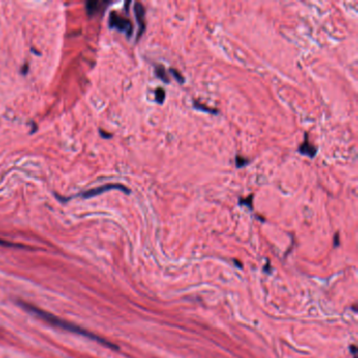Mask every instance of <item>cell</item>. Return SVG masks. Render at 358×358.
I'll return each mask as SVG.
<instances>
[{
    "label": "cell",
    "instance_id": "cell-11",
    "mask_svg": "<svg viewBox=\"0 0 358 358\" xmlns=\"http://www.w3.org/2000/svg\"><path fill=\"white\" fill-rule=\"evenodd\" d=\"M169 73L174 77V79H175L180 84H183V83L185 82V78L183 77V75H182L180 72H178L177 70L171 68V69H169Z\"/></svg>",
    "mask_w": 358,
    "mask_h": 358
},
{
    "label": "cell",
    "instance_id": "cell-5",
    "mask_svg": "<svg viewBox=\"0 0 358 358\" xmlns=\"http://www.w3.org/2000/svg\"><path fill=\"white\" fill-rule=\"evenodd\" d=\"M297 151H299V153L301 155L307 156V157L311 158V159H313L316 156V154H317V148L315 147L314 145H312L310 142H309V135L307 133L305 134L304 143L300 146Z\"/></svg>",
    "mask_w": 358,
    "mask_h": 358
},
{
    "label": "cell",
    "instance_id": "cell-7",
    "mask_svg": "<svg viewBox=\"0 0 358 358\" xmlns=\"http://www.w3.org/2000/svg\"><path fill=\"white\" fill-rule=\"evenodd\" d=\"M155 75H156L157 78L162 80L163 82H165V83H169L170 82L168 73L166 72L165 68L163 67V65H158V67L155 68Z\"/></svg>",
    "mask_w": 358,
    "mask_h": 358
},
{
    "label": "cell",
    "instance_id": "cell-14",
    "mask_svg": "<svg viewBox=\"0 0 358 358\" xmlns=\"http://www.w3.org/2000/svg\"><path fill=\"white\" fill-rule=\"evenodd\" d=\"M335 245H338V234L335 235Z\"/></svg>",
    "mask_w": 358,
    "mask_h": 358
},
{
    "label": "cell",
    "instance_id": "cell-10",
    "mask_svg": "<svg viewBox=\"0 0 358 358\" xmlns=\"http://www.w3.org/2000/svg\"><path fill=\"white\" fill-rule=\"evenodd\" d=\"M165 97H166L165 91L163 90L162 87H158V88L156 90V101H157L159 104H162L163 102H164Z\"/></svg>",
    "mask_w": 358,
    "mask_h": 358
},
{
    "label": "cell",
    "instance_id": "cell-4",
    "mask_svg": "<svg viewBox=\"0 0 358 358\" xmlns=\"http://www.w3.org/2000/svg\"><path fill=\"white\" fill-rule=\"evenodd\" d=\"M135 14H136V19H137V22L139 25V32H138V37H137V40H139V38H141L142 34L145 31V9L141 3L135 4Z\"/></svg>",
    "mask_w": 358,
    "mask_h": 358
},
{
    "label": "cell",
    "instance_id": "cell-1",
    "mask_svg": "<svg viewBox=\"0 0 358 358\" xmlns=\"http://www.w3.org/2000/svg\"><path fill=\"white\" fill-rule=\"evenodd\" d=\"M19 304L25 309V310H27L28 312H31L32 314H34L36 315L37 317L41 318L42 320L48 322V323H51L52 325H54V327H57V328H60L62 330H65V331H69V332H72V333H75V334H78V335H81V336H83V337H86V338H90L94 341H97V343H99L107 348H110L112 350H117L118 347L115 346L113 344H111L110 341L100 337V336H98L96 335L95 333L91 332V331H87L83 328H81L79 327V325L73 323V322H70V321H67V320H63L62 318H59L57 317L56 315L52 314V313H48L44 310H42V309H39L38 307L36 306H33V305H29L28 303H24V302H19Z\"/></svg>",
    "mask_w": 358,
    "mask_h": 358
},
{
    "label": "cell",
    "instance_id": "cell-8",
    "mask_svg": "<svg viewBox=\"0 0 358 358\" xmlns=\"http://www.w3.org/2000/svg\"><path fill=\"white\" fill-rule=\"evenodd\" d=\"M193 106L194 108H197L198 110H202L204 112H208V113H213V115H217V113L219 112V110L217 108H211V107H208L198 101H194L193 102Z\"/></svg>",
    "mask_w": 358,
    "mask_h": 358
},
{
    "label": "cell",
    "instance_id": "cell-6",
    "mask_svg": "<svg viewBox=\"0 0 358 358\" xmlns=\"http://www.w3.org/2000/svg\"><path fill=\"white\" fill-rule=\"evenodd\" d=\"M109 3L107 2H98V0H92L86 3V11L88 15H95L103 10Z\"/></svg>",
    "mask_w": 358,
    "mask_h": 358
},
{
    "label": "cell",
    "instance_id": "cell-12",
    "mask_svg": "<svg viewBox=\"0 0 358 358\" xmlns=\"http://www.w3.org/2000/svg\"><path fill=\"white\" fill-rule=\"evenodd\" d=\"M252 199H253V194L248 195L246 199H240V205H246L247 207H249L250 209H252Z\"/></svg>",
    "mask_w": 358,
    "mask_h": 358
},
{
    "label": "cell",
    "instance_id": "cell-13",
    "mask_svg": "<svg viewBox=\"0 0 358 358\" xmlns=\"http://www.w3.org/2000/svg\"><path fill=\"white\" fill-rule=\"evenodd\" d=\"M0 245H3V246H8V247H21L20 245H17V244H13V243H10V242H7V241H4V240H0Z\"/></svg>",
    "mask_w": 358,
    "mask_h": 358
},
{
    "label": "cell",
    "instance_id": "cell-2",
    "mask_svg": "<svg viewBox=\"0 0 358 358\" xmlns=\"http://www.w3.org/2000/svg\"><path fill=\"white\" fill-rule=\"evenodd\" d=\"M109 26L111 28H116L120 32H124L126 33V35L128 37H130L133 35L134 32V26L132 21L127 18L122 17V16L118 15L116 12H111L110 13V17H109Z\"/></svg>",
    "mask_w": 358,
    "mask_h": 358
},
{
    "label": "cell",
    "instance_id": "cell-3",
    "mask_svg": "<svg viewBox=\"0 0 358 358\" xmlns=\"http://www.w3.org/2000/svg\"><path fill=\"white\" fill-rule=\"evenodd\" d=\"M110 189H119V190H122L123 192H125L126 194H128L130 192V190L127 187H125L124 185H122V184H106V185L97 187V188H94V189H91V190L84 192L82 194V197H84V198L96 197V195L101 194L102 192H104L106 190H110Z\"/></svg>",
    "mask_w": 358,
    "mask_h": 358
},
{
    "label": "cell",
    "instance_id": "cell-9",
    "mask_svg": "<svg viewBox=\"0 0 358 358\" xmlns=\"http://www.w3.org/2000/svg\"><path fill=\"white\" fill-rule=\"evenodd\" d=\"M248 164H249V159L244 158L241 155H237L235 157V165H236L237 168H243V167H245Z\"/></svg>",
    "mask_w": 358,
    "mask_h": 358
}]
</instances>
